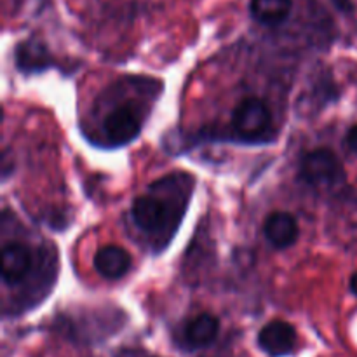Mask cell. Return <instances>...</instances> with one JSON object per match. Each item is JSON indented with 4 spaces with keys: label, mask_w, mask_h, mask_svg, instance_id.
Returning a JSON list of instances; mask_svg holds the SVG:
<instances>
[{
    "label": "cell",
    "mask_w": 357,
    "mask_h": 357,
    "mask_svg": "<svg viewBox=\"0 0 357 357\" xmlns=\"http://www.w3.org/2000/svg\"><path fill=\"white\" fill-rule=\"evenodd\" d=\"M300 178L316 188L337 187L344 183L345 169L337 153L330 149H316L300 160Z\"/></svg>",
    "instance_id": "cell-1"
},
{
    "label": "cell",
    "mask_w": 357,
    "mask_h": 357,
    "mask_svg": "<svg viewBox=\"0 0 357 357\" xmlns=\"http://www.w3.org/2000/svg\"><path fill=\"white\" fill-rule=\"evenodd\" d=\"M142 131V117L135 103H124L108 112L103 121V132L114 145L132 142Z\"/></svg>",
    "instance_id": "cell-2"
},
{
    "label": "cell",
    "mask_w": 357,
    "mask_h": 357,
    "mask_svg": "<svg viewBox=\"0 0 357 357\" xmlns=\"http://www.w3.org/2000/svg\"><path fill=\"white\" fill-rule=\"evenodd\" d=\"M232 124L241 135H261L272 124L271 108L260 98H246L234 110Z\"/></svg>",
    "instance_id": "cell-3"
},
{
    "label": "cell",
    "mask_w": 357,
    "mask_h": 357,
    "mask_svg": "<svg viewBox=\"0 0 357 357\" xmlns=\"http://www.w3.org/2000/svg\"><path fill=\"white\" fill-rule=\"evenodd\" d=\"M132 218L143 232H159L169 222V204L155 195H142L132 202Z\"/></svg>",
    "instance_id": "cell-4"
},
{
    "label": "cell",
    "mask_w": 357,
    "mask_h": 357,
    "mask_svg": "<svg viewBox=\"0 0 357 357\" xmlns=\"http://www.w3.org/2000/svg\"><path fill=\"white\" fill-rule=\"evenodd\" d=\"M296 344V330L286 321H271L258 333V345L271 357L291 354Z\"/></svg>",
    "instance_id": "cell-5"
},
{
    "label": "cell",
    "mask_w": 357,
    "mask_h": 357,
    "mask_svg": "<svg viewBox=\"0 0 357 357\" xmlns=\"http://www.w3.org/2000/svg\"><path fill=\"white\" fill-rule=\"evenodd\" d=\"M264 236L275 250H288L298 241V222L291 213L274 211L265 218Z\"/></svg>",
    "instance_id": "cell-6"
},
{
    "label": "cell",
    "mask_w": 357,
    "mask_h": 357,
    "mask_svg": "<svg viewBox=\"0 0 357 357\" xmlns=\"http://www.w3.org/2000/svg\"><path fill=\"white\" fill-rule=\"evenodd\" d=\"M33 265V257L26 244L7 243L2 250V279L6 284L14 286L24 281Z\"/></svg>",
    "instance_id": "cell-7"
},
{
    "label": "cell",
    "mask_w": 357,
    "mask_h": 357,
    "mask_svg": "<svg viewBox=\"0 0 357 357\" xmlns=\"http://www.w3.org/2000/svg\"><path fill=\"white\" fill-rule=\"evenodd\" d=\"M131 255L121 246H103L94 255V268L105 279H121L131 268Z\"/></svg>",
    "instance_id": "cell-8"
},
{
    "label": "cell",
    "mask_w": 357,
    "mask_h": 357,
    "mask_svg": "<svg viewBox=\"0 0 357 357\" xmlns=\"http://www.w3.org/2000/svg\"><path fill=\"white\" fill-rule=\"evenodd\" d=\"M220 331V321L213 314H201L185 328V342L192 349L208 347L215 342Z\"/></svg>",
    "instance_id": "cell-9"
},
{
    "label": "cell",
    "mask_w": 357,
    "mask_h": 357,
    "mask_svg": "<svg viewBox=\"0 0 357 357\" xmlns=\"http://www.w3.org/2000/svg\"><path fill=\"white\" fill-rule=\"evenodd\" d=\"M52 63L47 47L38 40H26L17 45L16 65L21 72L33 73L49 68Z\"/></svg>",
    "instance_id": "cell-10"
},
{
    "label": "cell",
    "mask_w": 357,
    "mask_h": 357,
    "mask_svg": "<svg viewBox=\"0 0 357 357\" xmlns=\"http://www.w3.org/2000/svg\"><path fill=\"white\" fill-rule=\"evenodd\" d=\"M291 7V0H251L250 13L258 23L275 26L288 20Z\"/></svg>",
    "instance_id": "cell-11"
},
{
    "label": "cell",
    "mask_w": 357,
    "mask_h": 357,
    "mask_svg": "<svg viewBox=\"0 0 357 357\" xmlns=\"http://www.w3.org/2000/svg\"><path fill=\"white\" fill-rule=\"evenodd\" d=\"M345 142H347L349 149L357 155V124L352 126L351 129L347 131V136H345Z\"/></svg>",
    "instance_id": "cell-12"
},
{
    "label": "cell",
    "mask_w": 357,
    "mask_h": 357,
    "mask_svg": "<svg viewBox=\"0 0 357 357\" xmlns=\"http://www.w3.org/2000/svg\"><path fill=\"white\" fill-rule=\"evenodd\" d=\"M349 288H351V291L357 296V272H354V274H352L351 282H349Z\"/></svg>",
    "instance_id": "cell-13"
}]
</instances>
